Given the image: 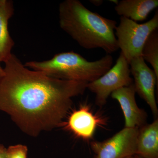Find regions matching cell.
<instances>
[{"mask_svg":"<svg viewBox=\"0 0 158 158\" xmlns=\"http://www.w3.org/2000/svg\"><path fill=\"white\" fill-rule=\"evenodd\" d=\"M5 63L0 111L30 136L62 126L72 98L87 89L88 83L54 78L27 68L13 54Z\"/></svg>","mask_w":158,"mask_h":158,"instance_id":"1","label":"cell"},{"mask_svg":"<svg viewBox=\"0 0 158 158\" xmlns=\"http://www.w3.org/2000/svg\"><path fill=\"white\" fill-rule=\"evenodd\" d=\"M59 15L60 28L83 48H101L107 55L118 49L115 20L90 11L79 0L60 3Z\"/></svg>","mask_w":158,"mask_h":158,"instance_id":"2","label":"cell"},{"mask_svg":"<svg viewBox=\"0 0 158 158\" xmlns=\"http://www.w3.org/2000/svg\"><path fill=\"white\" fill-rule=\"evenodd\" d=\"M113 64L111 55L88 61L73 51L56 54L49 60L26 62L24 66L48 76L64 81L89 83L107 72Z\"/></svg>","mask_w":158,"mask_h":158,"instance_id":"3","label":"cell"},{"mask_svg":"<svg viewBox=\"0 0 158 158\" xmlns=\"http://www.w3.org/2000/svg\"><path fill=\"white\" fill-rule=\"evenodd\" d=\"M158 28V11L153 17L144 23L139 24L130 19L121 16L120 22L115 29L118 49L129 63L141 52L151 34Z\"/></svg>","mask_w":158,"mask_h":158,"instance_id":"4","label":"cell"},{"mask_svg":"<svg viewBox=\"0 0 158 158\" xmlns=\"http://www.w3.org/2000/svg\"><path fill=\"white\" fill-rule=\"evenodd\" d=\"M133 82L129 63L120 52L115 65L99 78L88 83L87 88L95 94L96 105L102 107L113 92L130 86Z\"/></svg>","mask_w":158,"mask_h":158,"instance_id":"5","label":"cell"},{"mask_svg":"<svg viewBox=\"0 0 158 158\" xmlns=\"http://www.w3.org/2000/svg\"><path fill=\"white\" fill-rule=\"evenodd\" d=\"M138 128L124 127L103 141H92L94 158H126L135 155Z\"/></svg>","mask_w":158,"mask_h":158,"instance_id":"6","label":"cell"},{"mask_svg":"<svg viewBox=\"0 0 158 158\" xmlns=\"http://www.w3.org/2000/svg\"><path fill=\"white\" fill-rule=\"evenodd\" d=\"M129 65L136 93L147 103L154 116L157 117L158 109L155 90L157 85L158 77L154 71L148 66L141 56L134 58Z\"/></svg>","mask_w":158,"mask_h":158,"instance_id":"7","label":"cell"},{"mask_svg":"<svg viewBox=\"0 0 158 158\" xmlns=\"http://www.w3.org/2000/svg\"><path fill=\"white\" fill-rule=\"evenodd\" d=\"M135 94L133 83L127 87L117 89L111 94L112 98L118 102L123 112L125 127L139 128L147 124V113L138 107Z\"/></svg>","mask_w":158,"mask_h":158,"instance_id":"8","label":"cell"},{"mask_svg":"<svg viewBox=\"0 0 158 158\" xmlns=\"http://www.w3.org/2000/svg\"><path fill=\"white\" fill-rule=\"evenodd\" d=\"M99 121V118L93 115L88 106L82 105L70 114L67 121L63 122L62 126L77 137L89 140L93 137Z\"/></svg>","mask_w":158,"mask_h":158,"instance_id":"9","label":"cell"},{"mask_svg":"<svg viewBox=\"0 0 158 158\" xmlns=\"http://www.w3.org/2000/svg\"><path fill=\"white\" fill-rule=\"evenodd\" d=\"M14 11L13 1L0 0V63H5L12 54L15 42L9 34L8 25Z\"/></svg>","mask_w":158,"mask_h":158,"instance_id":"10","label":"cell"},{"mask_svg":"<svg viewBox=\"0 0 158 158\" xmlns=\"http://www.w3.org/2000/svg\"><path fill=\"white\" fill-rule=\"evenodd\" d=\"M158 0H122L115 7L118 15L134 21L147 19L150 12L157 8Z\"/></svg>","mask_w":158,"mask_h":158,"instance_id":"11","label":"cell"},{"mask_svg":"<svg viewBox=\"0 0 158 158\" xmlns=\"http://www.w3.org/2000/svg\"><path fill=\"white\" fill-rule=\"evenodd\" d=\"M136 155L143 158H158V120L139 128Z\"/></svg>","mask_w":158,"mask_h":158,"instance_id":"12","label":"cell"},{"mask_svg":"<svg viewBox=\"0 0 158 158\" xmlns=\"http://www.w3.org/2000/svg\"><path fill=\"white\" fill-rule=\"evenodd\" d=\"M141 57L144 61L150 63L158 77V31H153L144 44Z\"/></svg>","mask_w":158,"mask_h":158,"instance_id":"13","label":"cell"},{"mask_svg":"<svg viewBox=\"0 0 158 158\" xmlns=\"http://www.w3.org/2000/svg\"><path fill=\"white\" fill-rule=\"evenodd\" d=\"M27 148L25 145H12L6 149L5 158H27Z\"/></svg>","mask_w":158,"mask_h":158,"instance_id":"14","label":"cell"},{"mask_svg":"<svg viewBox=\"0 0 158 158\" xmlns=\"http://www.w3.org/2000/svg\"><path fill=\"white\" fill-rule=\"evenodd\" d=\"M6 149L7 148L0 144V158H5L6 157Z\"/></svg>","mask_w":158,"mask_h":158,"instance_id":"15","label":"cell"},{"mask_svg":"<svg viewBox=\"0 0 158 158\" xmlns=\"http://www.w3.org/2000/svg\"><path fill=\"white\" fill-rule=\"evenodd\" d=\"M89 2L96 6H101L103 3V1L102 0H90Z\"/></svg>","mask_w":158,"mask_h":158,"instance_id":"16","label":"cell"},{"mask_svg":"<svg viewBox=\"0 0 158 158\" xmlns=\"http://www.w3.org/2000/svg\"><path fill=\"white\" fill-rule=\"evenodd\" d=\"M4 74H5V72H4V68L1 66V64H0V80L4 76Z\"/></svg>","mask_w":158,"mask_h":158,"instance_id":"17","label":"cell"},{"mask_svg":"<svg viewBox=\"0 0 158 158\" xmlns=\"http://www.w3.org/2000/svg\"><path fill=\"white\" fill-rule=\"evenodd\" d=\"M110 2H112L113 3H114V4H115V5H117V4L118 3V1H117V0H110Z\"/></svg>","mask_w":158,"mask_h":158,"instance_id":"18","label":"cell"},{"mask_svg":"<svg viewBox=\"0 0 158 158\" xmlns=\"http://www.w3.org/2000/svg\"><path fill=\"white\" fill-rule=\"evenodd\" d=\"M133 158H143L142 157H141L139 156L136 155L134 156H133Z\"/></svg>","mask_w":158,"mask_h":158,"instance_id":"19","label":"cell"},{"mask_svg":"<svg viewBox=\"0 0 158 158\" xmlns=\"http://www.w3.org/2000/svg\"><path fill=\"white\" fill-rule=\"evenodd\" d=\"M133 156H132L128 157L126 158H133Z\"/></svg>","mask_w":158,"mask_h":158,"instance_id":"20","label":"cell"}]
</instances>
